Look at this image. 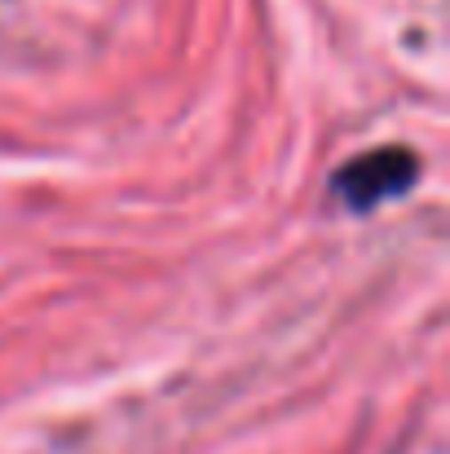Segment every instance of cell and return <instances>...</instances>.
I'll use <instances>...</instances> for the list:
<instances>
[{
  "instance_id": "cell-1",
  "label": "cell",
  "mask_w": 450,
  "mask_h": 454,
  "mask_svg": "<svg viewBox=\"0 0 450 454\" xmlns=\"http://www.w3.org/2000/svg\"><path fill=\"white\" fill-rule=\"evenodd\" d=\"M415 159L407 151H371L353 163H344V172L336 176V190L349 207H375L389 194H402L415 176Z\"/></svg>"
}]
</instances>
